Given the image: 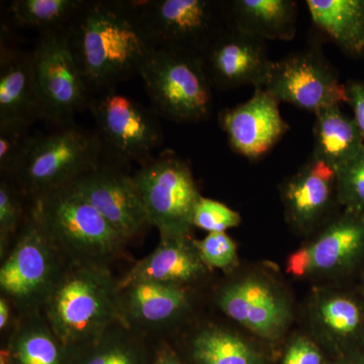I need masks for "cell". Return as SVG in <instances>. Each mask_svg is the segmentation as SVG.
<instances>
[{
  "instance_id": "6",
  "label": "cell",
  "mask_w": 364,
  "mask_h": 364,
  "mask_svg": "<svg viewBox=\"0 0 364 364\" xmlns=\"http://www.w3.org/2000/svg\"><path fill=\"white\" fill-rule=\"evenodd\" d=\"M138 74L153 105L162 116L177 123H195L210 116L212 85L202 57L154 49Z\"/></svg>"
},
{
  "instance_id": "17",
  "label": "cell",
  "mask_w": 364,
  "mask_h": 364,
  "mask_svg": "<svg viewBox=\"0 0 364 364\" xmlns=\"http://www.w3.org/2000/svg\"><path fill=\"white\" fill-rule=\"evenodd\" d=\"M219 123L230 147L249 160L267 155L289 130L279 102L264 88H255L247 102L220 112Z\"/></svg>"
},
{
  "instance_id": "24",
  "label": "cell",
  "mask_w": 364,
  "mask_h": 364,
  "mask_svg": "<svg viewBox=\"0 0 364 364\" xmlns=\"http://www.w3.org/2000/svg\"><path fill=\"white\" fill-rule=\"evenodd\" d=\"M314 331L336 345L364 342V296L360 293L325 291L311 304Z\"/></svg>"
},
{
  "instance_id": "3",
  "label": "cell",
  "mask_w": 364,
  "mask_h": 364,
  "mask_svg": "<svg viewBox=\"0 0 364 364\" xmlns=\"http://www.w3.org/2000/svg\"><path fill=\"white\" fill-rule=\"evenodd\" d=\"M119 293L112 268L67 265L42 313L59 339L72 348L122 322Z\"/></svg>"
},
{
  "instance_id": "33",
  "label": "cell",
  "mask_w": 364,
  "mask_h": 364,
  "mask_svg": "<svg viewBox=\"0 0 364 364\" xmlns=\"http://www.w3.org/2000/svg\"><path fill=\"white\" fill-rule=\"evenodd\" d=\"M241 215L224 203L200 198L193 215V226L210 233H226L227 230L239 226Z\"/></svg>"
},
{
  "instance_id": "2",
  "label": "cell",
  "mask_w": 364,
  "mask_h": 364,
  "mask_svg": "<svg viewBox=\"0 0 364 364\" xmlns=\"http://www.w3.org/2000/svg\"><path fill=\"white\" fill-rule=\"evenodd\" d=\"M28 203L31 215L67 265L112 268L126 259L128 242L71 184Z\"/></svg>"
},
{
  "instance_id": "5",
  "label": "cell",
  "mask_w": 364,
  "mask_h": 364,
  "mask_svg": "<svg viewBox=\"0 0 364 364\" xmlns=\"http://www.w3.org/2000/svg\"><path fill=\"white\" fill-rule=\"evenodd\" d=\"M102 141L67 124L48 135L32 136L16 173L11 177L28 200L70 186L100 164Z\"/></svg>"
},
{
  "instance_id": "28",
  "label": "cell",
  "mask_w": 364,
  "mask_h": 364,
  "mask_svg": "<svg viewBox=\"0 0 364 364\" xmlns=\"http://www.w3.org/2000/svg\"><path fill=\"white\" fill-rule=\"evenodd\" d=\"M85 1L81 0H16L11 13L16 23L42 32L64 30Z\"/></svg>"
},
{
  "instance_id": "29",
  "label": "cell",
  "mask_w": 364,
  "mask_h": 364,
  "mask_svg": "<svg viewBox=\"0 0 364 364\" xmlns=\"http://www.w3.org/2000/svg\"><path fill=\"white\" fill-rule=\"evenodd\" d=\"M16 182L1 176L0 181V258H4L16 240L26 215L30 203Z\"/></svg>"
},
{
  "instance_id": "39",
  "label": "cell",
  "mask_w": 364,
  "mask_h": 364,
  "mask_svg": "<svg viewBox=\"0 0 364 364\" xmlns=\"http://www.w3.org/2000/svg\"><path fill=\"white\" fill-rule=\"evenodd\" d=\"M349 364H355V363H349Z\"/></svg>"
},
{
  "instance_id": "34",
  "label": "cell",
  "mask_w": 364,
  "mask_h": 364,
  "mask_svg": "<svg viewBox=\"0 0 364 364\" xmlns=\"http://www.w3.org/2000/svg\"><path fill=\"white\" fill-rule=\"evenodd\" d=\"M320 350L311 340L298 337L287 347L282 364H322Z\"/></svg>"
},
{
  "instance_id": "11",
  "label": "cell",
  "mask_w": 364,
  "mask_h": 364,
  "mask_svg": "<svg viewBox=\"0 0 364 364\" xmlns=\"http://www.w3.org/2000/svg\"><path fill=\"white\" fill-rule=\"evenodd\" d=\"M90 107L100 136L121 161L146 162L161 143L156 119L130 97L107 91L91 100Z\"/></svg>"
},
{
  "instance_id": "26",
  "label": "cell",
  "mask_w": 364,
  "mask_h": 364,
  "mask_svg": "<svg viewBox=\"0 0 364 364\" xmlns=\"http://www.w3.org/2000/svg\"><path fill=\"white\" fill-rule=\"evenodd\" d=\"M314 114L312 157L336 169L363 149L364 140L353 117L346 116L339 105L326 107Z\"/></svg>"
},
{
  "instance_id": "9",
  "label": "cell",
  "mask_w": 364,
  "mask_h": 364,
  "mask_svg": "<svg viewBox=\"0 0 364 364\" xmlns=\"http://www.w3.org/2000/svg\"><path fill=\"white\" fill-rule=\"evenodd\" d=\"M32 54L43 119L60 127L85 107L90 87L72 52L65 28L42 32Z\"/></svg>"
},
{
  "instance_id": "22",
  "label": "cell",
  "mask_w": 364,
  "mask_h": 364,
  "mask_svg": "<svg viewBox=\"0 0 364 364\" xmlns=\"http://www.w3.org/2000/svg\"><path fill=\"white\" fill-rule=\"evenodd\" d=\"M0 364H69L70 350L43 313L16 316Z\"/></svg>"
},
{
  "instance_id": "13",
  "label": "cell",
  "mask_w": 364,
  "mask_h": 364,
  "mask_svg": "<svg viewBox=\"0 0 364 364\" xmlns=\"http://www.w3.org/2000/svg\"><path fill=\"white\" fill-rule=\"evenodd\" d=\"M364 261V212L344 210L317 238L289 256L287 272L296 277L344 274Z\"/></svg>"
},
{
  "instance_id": "15",
  "label": "cell",
  "mask_w": 364,
  "mask_h": 364,
  "mask_svg": "<svg viewBox=\"0 0 364 364\" xmlns=\"http://www.w3.org/2000/svg\"><path fill=\"white\" fill-rule=\"evenodd\" d=\"M215 301L228 318L261 338H279L291 320L286 296L272 282L257 275L224 284L215 294Z\"/></svg>"
},
{
  "instance_id": "23",
  "label": "cell",
  "mask_w": 364,
  "mask_h": 364,
  "mask_svg": "<svg viewBox=\"0 0 364 364\" xmlns=\"http://www.w3.org/2000/svg\"><path fill=\"white\" fill-rule=\"evenodd\" d=\"M123 322L109 326L97 336L69 348V364H152L157 345Z\"/></svg>"
},
{
  "instance_id": "32",
  "label": "cell",
  "mask_w": 364,
  "mask_h": 364,
  "mask_svg": "<svg viewBox=\"0 0 364 364\" xmlns=\"http://www.w3.org/2000/svg\"><path fill=\"white\" fill-rule=\"evenodd\" d=\"M196 248L208 269L231 272L238 263L236 243L226 233H210L196 240Z\"/></svg>"
},
{
  "instance_id": "38",
  "label": "cell",
  "mask_w": 364,
  "mask_h": 364,
  "mask_svg": "<svg viewBox=\"0 0 364 364\" xmlns=\"http://www.w3.org/2000/svg\"><path fill=\"white\" fill-rule=\"evenodd\" d=\"M360 294L364 296V267L363 268V273H361Z\"/></svg>"
},
{
  "instance_id": "8",
  "label": "cell",
  "mask_w": 364,
  "mask_h": 364,
  "mask_svg": "<svg viewBox=\"0 0 364 364\" xmlns=\"http://www.w3.org/2000/svg\"><path fill=\"white\" fill-rule=\"evenodd\" d=\"M139 16L155 49L202 56L227 28L224 2L151 0L136 2Z\"/></svg>"
},
{
  "instance_id": "10",
  "label": "cell",
  "mask_w": 364,
  "mask_h": 364,
  "mask_svg": "<svg viewBox=\"0 0 364 364\" xmlns=\"http://www.w3.org/2000/svg\"><path fill=\"white\" fill-rule=\"evenodd\" d=\"M277 102L316 114L330 105L348 102L346 85L322 50L311 47L273 61L264 87Z\"/></svg>"
},
{
  "instance_id": "35",
  "label": "cell",
  "mask_w": 364,
  "mask_h": 364,
  "mask_svg": "<svg viewBox=\"0 0 364 364\" xmlns=\"http://www.w3.org/2000/svg\"><path fill=\"white\" fill-rule=\"evenodd\" d=\"M348 102L353 112V119L364 140V81L350 80L346 83Z\"/></svg>"
},
{
  "instance_id": "7",
  "label": "cell",
  "mask_w": 364,
  "mask_h": 364,
  "mask_svg": "<svg viewBox=\"0 0 364 364\" xmlns=\"http://www.w3.org/2000/svg\"><path fill=\"white\" fill-rule=\"evenodd\" d=\"M151 226L160 237L191 236L202 198L191 166L171 151L143 163L133 176Z\"/></svg>"
},
{
  "instance_id": "21",
  "label": "cell",
  "mask_w": 364,
  "mask_h": 364,
  "mask_svg": "<svg viewBox=\"0 0 364 364\" xmlns=\"http://www.w3.org/2000/svg\"><path fill=\"white\" fill-rule=\"evenodd\" d=\"M228 28L264 41L293 40L298 4L293 0H233L224 2Z\"/></svg>"
},
{
  "instance_id": "30",
  "label": "cell",
  "mask_w": 364,
  "mask_h": 364,
  "mask_svg": "<svg viewBox=\"0 0 364 364\" xmlns=\"http://www.w3.org/2000/svg\"><path fill=\"white\" fill-rule=\"evenodd\" d=\"M335 174L339 205L344 210L364 212V148L335 169Z\"/></svg>"
},
{
  "instance_id": "25",
  "label": "cell",
  "mask_w": 364,
  "mask_h": 364,
  "mask_svg": "<svg viewBox=\"0 0 364 364\" xmlns=\"http://www.w3.org/2000/svg\"><path fill=\"white\" fill-rule=\"evenodd\" d=\"M306 4L318 32L347 56L364 57V0H306Z\"/></svg>"
},
{
  "instance_id": "18",
  "label": "cell",
  "mask_w": 364,
  "mask_h": 364,
  "mask_svg": "<svg viewBox=\"0 0 364 364\" xmlns=\"http://www.w3.org/2000/svg\"><path fill=\"white\" fill-rule=\"evenodd\" d=\"M280 195L287 223L299 231H312L329 214L334 203H338L335 169L311 157L282 183Z\"/></svg>"
},
{
  "instance_id": "19",
  "label": "cell",
  "mask_w": 364,
  "mask_h": 364,
  "mask_svg": "<svg viewBox=\"0 0 364 364\" xmlns=\"http://www.w3.org/2000/svg\"><path fill=\"white\" fill-rule=\"evenodd\" d=\"M203 263L191 236L160 237L156 249L143 259L136 261L119 277V287L135 282H149L193 287L207 277Z\"/></svg>"
},
{
  "instance_id": "36",
  "label": "cell",
  "mask_w": 364,
  "mask_h": 364,
  "mask_svg": "<svg viewBox=\"0 0 364 364\" xmlns=\"http://www.w3.org/2000/svg\"><path fill=\"white\" fill-rule=\"evenodd\" d=\"M152 364H183L177 352L172 348L166 340L158 342L156 353Z\"/></svg>"
},
{
  "instance_id": "14",
  "label": "cell",
  "mask_w": 364,
  "mask_h": 364,
  "mask_svg": "<svg viewBox=\"0 0 364 364\" xmlns=\"http://www.w3.org/2000/svg\"><path fill=\"white\" fill-rule=\"evenodd\" d=\"M130 243L151 227L133 176L98 164L71 184Z\"/></svg>"
},
{
  "instance_id": "1",
  "label": "cell",
  "mask_w": 364,
  "mask_h": 364,
  "mask_svg": "<svg viewBox=\"0 0 364 364\" xmlns=\"http://www.w3.org/2000/svg\"><path fill=\"white\" fill-rule=\"evenodd\" d=\"M65 32L90 90L138 73L155 49L136 1H85Z\"/></svg>"
},
{
  "instance_id": "20",
  "label": "cell",
  "mask_w": 364,
  "mask_h": 364,
  "mask_svg": "<svg viewBox=\"0 0 364 364\" xmlns=\"http://www.w3.org/2000/svg\"><path fill=\"white\" fill-rule=\"evenodd\" d=\"M43 119L33 78L32 54L1 43L0 50V124L30 128Z\"/></svg>"
},
{
  "instance_id": "16",
  "label": "cell",
  "mask_w": 364,
  "mask_h": 364,
  "mask_svg": "<svg viewBox=\"0 0 364 364\" xmlns=\"http://www.w3.org/2000/svg\"><path fill=\"white\" fill-rule=\"evenodd\" d=\"M200 57L210 85L222 90L264 87L273 64L267 42L228 26Z\"/></svg>"
},
{
  "instance_id": "31",
  "label": "cell",
  "mask_w": 364,
  "mask_h": 364,
  "mask_svg": "<svg viewBox=\"0 0 364 364\" xmlns=\"http://www.w3.org/2000/svg\"><path fill=\"white\" fill-rule=\"evenodd\" d=\"M32 136L28 128L16 124H0V170L11 177L25 156Z\"/></svg>"
},
{
  "instance_id": "12",
  "label": "cell",
  "mask_w": 364,
  "mask_h": 364,
  "mask_svg": "<svg viewBox=\"0 0 364 364\" xmlns=\"http://www.w3.org/2000/svg\"><path fill=\"white\" fill-rule=\"evenodd\" d=\"M119 289L122 322L157 341L186 325L193 312V287L141 282Z\"/></svg>"
},
{
  "instance_id": "4",
  "label": "cell",
  "mask_w": 364,
  "mask_h": 364,
  "mask_svg": "<svg viewBox=\"0 0 364 364\" xmlns=\"http://www.w3.org/2000/svg\"><path fill=\"white\" fill-rule=\"evenodd\" d=\"M67 267L49 237L31 215L0 267V296L16 316L42 313Z\"/></svg>"
},
{
  "instance_id": "37",
  "label": "cell",
  "mask_w": 364,
  "mask_h": 364,
  "mask_svg": "<svg viewBox=\"0 0 364 364\" xmlns=\"http://www.w3.org/2000/svg\"><path fill=\"white\" fill-rule=\"evenodd\" d=\"M16 314L9 299L0 296V331L7 333L13 327Z\"/></svg>"
},
{
  "instance_id": "27",
  "label": "cell",
  "mask_w": 364,
  "mask_h": 364,
  "mask_svg": "<svg viewBox=\"0 0 364 364\" xmlns=\"http://www.w3.org/2000/svg\"><path fill=\"white\" fill-rule=\"evenodd\" d=\"M188 336V351L195 364H261L252 347L222 326H196Z\"/></svg>"
}]
</instances>
